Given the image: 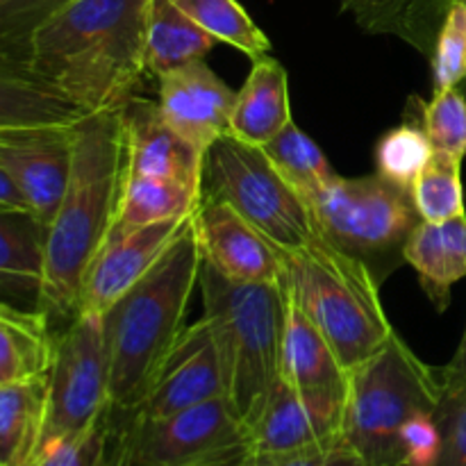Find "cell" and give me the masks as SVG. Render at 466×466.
I'll return each mask as SVG.
<instances>
[{
	"label": "cell",
	"mask_w": 466,
	"mask_h": 466,
	"mask_svg": "<svg viewBox=\"0 0 466 466\" xmlns=\"http://www.w3.org/2000/svg\"><path fill=\"white\" fill-rule=\"evenodd\" d=\"M173 3L208 35L244 53L250 62L271 55V41L239 0H173Z\"/></svg>",
	"instance_id": "cell-28"
},
{
	"label": "cell",
	"mask_w": 466,
	"mask_h": 466,
	"mask_svg": "<svg viewBox=\"0 0 466 466\" xmlns=\"http://www.w3.org/2000/svg\"><path fill=\"white\" fill-rule=\"evenodd\" d=\"M462 89H464V91H466V82H464V85H462Z\"/></svg>",
	"instance_id": "cell-41"
},
{
	"label": "cell",
	"mask_w": 466,
	"mask_h": 466,
	"mask_svg": "<svg viewBox=\"0 0 466 466\" xmlns=\"http://www.w3.org/2000/svg\"><path fill=\"white\" fill-rule=\"evenodd\" d=\"M203 194L230 203L278 250L323 244L308 200L276 171L259 146L223 137L205 153Z\"/></svg>",
	"instance_id": "cell-8"
},
{
	"label": "cell",
	"mask_w": 466,
	"mask_h": 466,
	"mask_svg": "<svg viewBox=\"0 0 466 466\" xmlns=\"http://www.w3.org/2000/svg\"><path fill=\"white\" fill-rule=\"evenodd\" d=\"M235 100V91L205 59L157 77V107L164 121L203 153L223 137H232Z\"/></svg>",
	"instance_id": "cell-16"
},
{
	"label": "cell",
	"mask_w": 466,
	"mask_h": 466,
	"mask_svg": "<svg viewBox=\"0 0 466 466\" xmlns=\"http://www.w3.org/2000/svg\"><path fill=\"white\" fill-rule=\"evenodd\" d=\"M223 396L226 382L217 346L208 323L198 321L187 326L177 337L139 408L118 419H162Z\"/></svg>",
	"instance_id": "cell-13"
},
{
	"label": "cell",
	"mask_w": 466,
	"mask_h": 466,
	"mask_svg": "<svg viewBox=\"0 0 466 466\" xmlns=\"http://www.w3.org/2000/svg\"><path fill=\"white\" fill-rule=\"evenodd\" d=\"M253 466H371L344 437L299 451V453L282 455V458L253 460Z\"/></svg>",
	"instance_id": "cell-36"
},
{
	"label": "cell",
	"mask_w": 466,
	"mask_h": 466,
	"mask_svg": "<svg viewBox=\"0 0 466 466\" xmlns=\"http://www.w3.org/2000/svg\"><path fill=\"white\" fill-rule=\"evenodd\" d=\"M107 410L109 362L103 314L77 312L57 335L39 451L53 441L82 435L94 428Z\"/></svg>",
	"instance_id": "cell-10"
},
{
	"label": "cell",
	"mask_w": 466,
	"mask_h": 466,
	"mask_svg": "<svg viewBox=\"0 0 466 466\" xmlns=\"http://www.w3.org/2000/svg\"><path fill=\"white\" fill-rule=\"evenodd\" d=\"M123 109L85 116L76 126L66 194L48 226L41 309L71 321L80 309L85 273L118 217L126 185Z\"/></svg>",
	"instance_id": "cell-2"
},
{
	"label": "cell",
	"mask_w": 466,
	"mask_h": 466,
	"mask_svg": "<svg viewBox=\"0 0 466 466\" xmlns=\"http://www.w3.org/2000/svg\"><path fill=\"white\" fill-rule=\"evenodd\" d=\"M153 0H73L9 48L0 77L44 96L68 123L139 96Z\"/></svg>",
	"instance_id": "cell-1"
},
{
	"label": "cell",
	"mask_w": 466,
	"mask_h": 466,
	"mask_svg": "<svg viewBox=\"0 0 466 466\" xmlns=\"http://www.w3.org/2000/svg\"><path fill=\"white\" fill-rule=\"evenodd\" d=\"M431 66L432 91L453 89L466 82V0H444Z\"/></svg>",
	"instance_id": "cell-32"
},
{
	"label": "cell",
	"mask_w": 466,
	"mask_h": 466,
	"mask_svg": "<svg viewBox=\"0 0 466 466\" xmlns=\"http://www.w3.org/2000/svg\"><path fill=\"white\" fill-rule=\"evenodd\" d=\"M194 217L164 258L103 314L109 362V414L127 417L148 394L159 364L187 326L200 280Z\"/></svg>",
	"instance_id": "cell-3"
},
{
	"label": "cell",
	"mask_w": 466,
	"mask_h": 466,
	"mask_svg": "<svg viewBox=\"0 0 466 466\" xmlns=\"http://www.w3.org/2000/svg\"><path fill=\"white\" fill-rule=\"evenodd\" d=\"M73 146L76 126H0V171L21 187L46 228L66 194Z\"/></svg>",
	"instance_id": "cell-11"
},
{
	"label": "cell",
	"mask_w": 466,
	"mask_h": 466,
	"mask_svg": "<svg viewBox=\"0 0 466 466\" xmlns=\"http://www.w3.org/2000/svg\"><path fill=\"white\" fill-rule=\"evenodd\" d=\"M435 419L441 441L432 466H466V387H444Z\"/></svg>",
	"instance_id": "cell-34"
},
{
	"label": "cell",
	"mask_w": 466,
	"mask_h": 466,
	"mask_svg": "<svg viewBox=\"0 0 466 466\" xmlns=\"http://www.w3.org/2000/svg\"><path fill=\"white\" fill-rule=\"evenodd\" d=\"M291 118L289 77L276 57L255 59L232 109V137L264 146L285 130Z\"/></svg>",
	"instance_id": "cell-21"
},
{
	"label": "cell",
	"mask_w": 466,
	"mask_h": 466,
	"mask_svg": "<svg viewBox=\"0 0 466 466\" xmlns=\"http://www.w3.org/2000/svg\"><path fill=\"white\" fill-rule=\"evenodd\" d=\"M109 414L82 435L44 446L32 466H107Z\"/></svg>",
	"instance_id": "cell-33"
},
{
	"label": "cell",
	"mask_w": 466,
	"mask_h": 466,
	"mask_svg": "<svg viewBox=\"0 0 466 466\" xmlns=\"http://www.w3.org/2000/svg\"><path fill=\"white\" fill-rule=\"evenodd\" d=\"M48 412V376L0 385V466H32Z\"/></svg>",
	"instance_id": "cell-23"
},
{
	"label": "cell",
	"mask_w": 466,
	"mask_h": 466,
	"mask_svg": "<svg viewBox=\"0 0 466 466\" xmlns=\"http://www.w3.org/2000/svg\"><path fill=\"white\" fill-rule=\"evenodd\" d=\"M217 39L196 25L173 0H153L146 25V71L159 77L162 73L208 57Z\"/></svg>",
	"instance_id": "cell-25"
},
{
	"label": "cell",
	"mask_w": 466,
	"mask_h": 466,
	"mask_svg": "<svg viewBox=\"0 0 466 466\" xmlns=\"http://www.w3.org/2000/svg\"><path fill=\"white\" fill-rule=\"evenodd\" d=\"M444 382L396 332L376 355L350 371L341 435L371 466H405L403 431L432 414Z\"/></svg>",
	"instance_id": "cell-6"
},
{
	"label": "cell",
	"mask_w": 466,
	"mask_h": 466,
	"mask_svg": "<svg viewBox=\"0 0 466 466\" xmlns=\"http://www.w3.org/2000/svg\"><path fill=\"white\" fill-rule=\"evenodd\" d=\"M200 200H203L200 191L180 185V182L162 180V177L126 176L114 228L135 230V228L153 226V223L191 217Z\"/></svg>",
	"instance_id": "cell-26"
},
{
	"label": "cell",
	"mask_w": 466,
	"mask_h": 466,
	"mask_svg": "<svg viewBox=\"0 0 466 466\" xmlns=\"http://www.w3.org/2000/svg\"><path fill=\"white\" fill-rule=\"evenodd\" d=\"M126 176L162 177L203 194L205 153L177 135L157 107V100L135 96L123 107Z\"/></svg>",
	"instance_id": "cell-17"
},
{
	"label": "cell",
	"mask_w": 466,
	"mask_h": 466,
	"mask_svg": "<svg viewBox=\"0 0 466 466\" xmlns=\"http://www.w3.org/2000/svg\"><path fill=\"white\" fill-rule=\"evenodd\" d=\"M73 0H0V48L25 39L36 25Z\"/></svg>",
	"instance_id": "cell-35"
},
{
	"label": "cell",
	"mask_w": 466,
	"mask_h": 466,
	"mask_svg": "<svg viewBox=\"0 0 466 466\" xmlns=\"http://www.w3.org/2000/svg\"><path fill=\"white\" fill-rule=\"evenodd\" d=\"M440 426L435 412L412 419L403 431L405 466H432L440 451Z\"/></svg>",
	"instance_id": "cell-37"
},
{
	"label": "cell",
	"mask_w": 466,
	"mask_h": 466,
	"mask_svg": "<svg viewBox=\"0 0 466 466\" xmlns=\"http://www.w3.org/2000/svg\"><path fill=\"white\" fill-rule=\"evenodd\" d=\"M48 228L35 214L0 212V294L18 308H41Z\"/></svg>",
	"instance_id": "cell-19"
},
{
	"label": "cell",
	"mask_w": 466,
	"mask_h": 466,
	"mask_svg": "<svg viewBox=\"0 0 466 466\" xmlns=\"http://www.w3.org/2000/svg\"><path fill=\"white\" fill-rule=\"evenodd\" d=\"M278 253L287 296L321 330L346 371L367 362L396 335L382 308L380 285L362 264L328 241L296 253Z\"/></svg>",
	"instance_id": "cell-5"
},
{
	"label": "cell",
	"mask_w": 466,
	"mask_h": 466,
	"mask_svg": "<svg viewBox=\"0 0 466 466\" xmlns=\"http://www.w3.org/2000/svg\"><path fill=\"white\" fill-rule=\"evenodd\" d=\"M440 378L444 387H466V328L451 362L440 369Z\"/></svg>",
	"instance_id": "cell-39"
},
{
	"label": "cell",
	"mask_w": 466,
	"mask_h": 466,
	"mask_svg": "<svg viewBox=\"0 0 466 466\" xmlns=\"http://www.w3.org/2000/svg\"><path fill=\"white\" fill-rule=\"evenodd\" d=\"M373 157H376V173L412 191L414 182L435 157V148L421 123H400L378 139Z\"/></svg>",
	"instance_id": "cell-29"
},
{
	"label": "cell",
	"mask_w": 466,
	"mask_h": 466,
	"mask_svg": "<svg viewBox=\"0 0 466 466\" xmlns=\"http://www.w3.org/2000/svg\"><path fill=\"white\" fill-rule=\"evenodd\" d=\"M341 423L344 403L305 396L278 378L259 412L246 426L248 462L282 458L344 437Z\"/></svg>",
	"instance_id": "cell-12"
},
{
	"label": "cell",
	"mask_w": 466,
	"mask_h": 466,
	"mask_svg": "<svg viewBox=\"0 0 466 466\" xmlns=\"http://www.w3.org/2000/svg\"><path fill=\"white\" fill-rule=\"evenodd\" d=\"M410 194L421 221L441 223L464 217L462 159L435 153Z\"/></svg>",
	"instance_id": "cell-30"
},
{
	"label": "cell",
	"mask_w": 466,
	"mask_h": 466,
	"mask_svg": "<svg viewBox=\"0 0 466 466\" xmlns=\"http://www.w3.org/2000/svg\"><path fill=\"white\" fill-rule=\"evenodd\" d=\"M405 264L437 312L451 305V289L466 278V214L441 223L421 221L405 244Z\"/></svg>",
	"instance_id": "cell-20"
},
{
	"label": "cell",
	"mask_w": 466,
	"mask_h": 466,
	"mask_svg": "<svg viewBox=\"0 0 466 466\" xmlns=\"http://www.w3.org/2000/svg\"><path fill=\"white\" fill-rule=\"evenodd\" d=\"M417 103V100H414ZM417 121L432 141L435 153L466 157V91L462 86L432 91L431 100L417 103Z\"/></svg>",
	"instance_id": "cell-31"
},
{
	"label": "cell",
	"mask_w": 466,
	"mask_h": 466,
	"mask_svg": "<svg viewBox=\"0 0 466 466\" xmlns=\"http://www.w3.org/2000/svg\"><path fill=\"white\" fill-rule=\"evenodd\" d=\"M280 378L300 394L346 405L350 373L308 314L287 296Z\"/></svg>",
	"instance_id": "cell-18"
},
{
	"label": "cell",
	"mask_w": 466,
	"mask_h": 466,
	"mask_svg": "<svg viewBox=\"0 0 466 466\" xmlns=\"http://www.w3.org/2000/svg\"><path fill=\"white\" fill-rule=\"evenodd\" d=\"M239 466H253L250 462H246V464H239Z\"/></svg>",
	"instance_id": "cell-40"
},
{
	"label": "cell",
	"mask_w": 466,
	"mask_h": 466,
	"mask_svg": "<svg viewBox=\"0 0 466 466\" xmlns=\"http://www.w3.org/2000/svg\"><path fill=\"white\" fill-rule=\"evenodd\" d=\"M203 321L221 362L226 399L244 431L280 378L287 326L285 282H237L200 264Z\"/></svg>",
	"instance_id": "cell-4"
},
{
	"label": "cell",
	"mask_w": 466,
	"mask_h": 466,
	"mask_svg": "<svg viewBox=\"0 0 466 466\" xmlns=\"http://www.w3.org/2000/svg\"><path fill=\"white\" fill-rule=\"evenodd\" d=\"M0 212H16V214H32L30 200L23 194L21 187L0 171Z\"/></svg>",
	"instance_id": "cell-38"
},
{
	"label": "cell",
	"mask_w": 466,
	"mask_h": 466,
	"mask_svg": "<svg viewBox=\"0 0 466 466\" xmlns=\"http://www.w3.org/2000/svg\"><path fill=\"white\" fill-rule=\"evenodd\" d=\"M264 150L276 171L303 196L305 200L326 185H330L337 176L326 153L317 146L312 137L305 135L294 121L268 144L259 146Z\"/></svg>",
	"instance_id": "cell-27"
},
{
	"label": "cell",
	"mask_w": 466,
	"mask_h": 466,
	"mask_svg": "<svg viewBox=\"0 0 466 466\" xmlns=\"http://www.w3.org/2000/svg\"><path fill=\"white\" fill-rule=\"evenodd\" d=\"M308 205L323 239L362 264L380 287L405 264V244L421 223L412 194L380 173L335 177Z\"/></svg>",
	"instance_id": "cell-7"
},
{
	"label": "cell",
	"mask_w": 466,
	"mask_h": 466,
	"mask_svg": "<svg viewBox=\"0 0 466 466\" xmlns=\"http://www.w3.org/2000/svg\"><path fill=\"white\" fill-rule=\"evenodd\" d=\"M194 230L203 262L237 282H282L276 246L259 235L230 203L205 196L194 212Z\"/></svg>",
	"instance_id": "cell-15"
},
{
	"label": "cell",
	"mask_w": 466,
	"mask_h": 466,
	"mask_svg": "<svg viewBox=\"0 0 466 466\" xmlns=\"http://www.w3.org/2000/svg\"><path fill=\"white\" fill-rule=\"evenodd\" d=\"M191 217L153 223V226L135 228V230L114 228L103 248L86 268L77 312H107L164 258L173 241L189 226Z\"/></svg>",
	"instance_id": "cell-14"
},
{
	"label": "cell",
	"mask_w": 466,
	"mask_h": 466,
	"mask_svg": "<svg viewBox=\"0 0 466 466\" xmlns=\"http://www.w3.org/2000/svg\"><path fill=\"white\" fill-rule=\"evenodd\" d=\"M55 349L46 309L0 303V385L48 376Z\"/></svg>",
	"instance_id": "cell-22"
},
{
	"label": "cell",
	"mask_w": 466,
	"mask_h": 466,
	"mask_svg": "<svg viewBox=\"0 0 466 466\" xmlns=\"http://www.w3.org/2000/svg\"><path fill=\"white\" fill-rule=\"evenodd\" d=\"M339 7L369 35L399 36L431 59L444 0H339Z\"/></svg>",
	"instance_id": "cell-24"
},
{
	"label": "cell",
	"mask_w": 466,
	"mask_h": 466,
	"mask_svg": "<svg viewBox=\"0 0 466 466\" xmlns=\"http://www.w3.org/2000/svg\"><path fill=\"white\" fill-rule=\"evenodd\" d=\"M248 458L244 423L226 396L162 419L109 414L107 466H239Z\"/></svg>",
	"instance_id": "cell-9"
}]
</instances>
